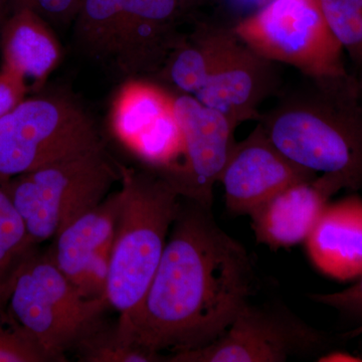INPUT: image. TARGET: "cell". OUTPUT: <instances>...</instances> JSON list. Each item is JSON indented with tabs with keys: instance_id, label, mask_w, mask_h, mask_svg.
Returning a JSON list of instances; mask_svg holds the SVG:
<instances>
[{
	"instance_id": "6da1fadb",
	"label": "cell",
	"mask_w": 362,
	"mask_h": 362,
	"mask_svg": "<svg viewBox=\"0 0 362 362\" xmlns=\"http://www.w3.org/2000/svg\"><path fill=\"white\" fill-rule=\"evenodd\" d=\"M211 207L182 199L141 303L119 317L130 344L160 354L202 349L221 337L254 289L249 252L218 225Z\"/></svg>"
},
{
	"instance_id": "7a4b0ae2",
	"label": "cell",
	"mask_w": 362,
	"mask_h": 362,
	"mask_svg": "<svg viewBox=\"0 0 362 362\" xmlns=\"http://www.w3.org/2000/svg\"><path fill=\"white\" fill-rule=\"evenodd\" d=\"M282 93L258 124L287 158L343 188H362V101L351 76L309 78Z\"/></svg>"
},
{
	"instance_id": "3957f363",
	"label": "cell",
	"mask_w": 362,
	"mask_h": 362,
	"mask_svg": "<svg viewBox=\"0 0 362 362\" xmlns=\"http://www.w3.org/2000/svg\"><path fill=\"white\" fill-rule=\"evenodd\" d=\"M118 166L120 206L106 298L119 317H125L141 303L156 275L181 197L154 169Z\"/></svg>"
},
{
	"instance_id": "277c9868",
	"label": "cell",
	"mask_w": 362,
	"mask_h": 362,
	"mask_svg": "<svg viewBox=\"0 0 362 362\" xmlns=\"http://www.w3.org/2000/svg\"><path fill=\"white\" fill-rule=\"evenodd\" d=\"M6 307L47 361H64L66 352L103 325L110 306L83 296L47 250L37 247L16 274Z\"/></svg>"
},
{
	"instance_id": "5b68a950",
	"label": "cell",
	"mask_w": 362,
	"mask_h": 362,
	"mask_svg": "<svg viewBox=\"0 0 362 362\" xmlns=\"http://www.w3.org/2000/svg\"><path fill=\"white\" fill-rule=\"evenodd\" d=\"M116 181L118 164L104 146L8 178L6 187L28 237L39 247L101 204Z\"/></svg>"
},
{
	"instance_id": "8992f818",
	"label": "cell",
	"mask_w": 362,
	"mask_h": 362,
	"mask_svg": "<svg viewBox=\"0 0 362 362\" xmlns=\"http://www.w3.org/2000/svg\"><path fill=\"white\" fill-rule=\"evenodd\" d=\"M101 147L96 124L73 98L63 93L25 98L0 118V177H14Z\"/></svg>"
},
{
	"instance_id": "52a82bcc",
	"label": "cell",
	"mask_w": 362,
	"mask_h": 362,
	"mask_svg": "<svg viewBox=\"0 0 362 362\" xmlns=\"http://www.w3.org/2000/svg\"><path fill=\"white\" fill-rule=\"evenodd\" d=\"M233 30L259 56L293 66L305 77L349 75L342 59L344 51L326 23L318 0H271Z\"/></svg>"
},
{
	"instance_id": "ba28073f",
	"label": "cell",
	"mask_w": 362,
	"mask_h": 362,
	"mask_svg": "<svg viewBox=\"0 0 362 362\" xmlns=\"http://www.w3.org/2000/svg\"><path fill=\"white\" fill-rule=\"evenodd\" d=\"M326 343L322 332L285 307L249 301L213 343L165 358L169 362H283L313 356Z\"/></svg>"
},
{
	"instance_id": "9c48e42d",
	"label": "cell",
	"mask_w": 362,
	"mask_h": 362,
	"mask_svg": "<svg viewBox=\"0 0 362 362\" xmlns=\"http://www.w3.org/2000/svg\"><path fill=\"white\" fill-rule=\"evenodd\" d=\"M112 133L130 151L160 171L180 160L182 130L175 95L161 86L140 78H129L112 101Z\"/></svg>"
},
{
	"instance_id": "30bf717a",
	"label": "cell",
	"mask_w": 362,
	"mask_h": 362,
	"mask_svg": "<svg viewBox=\"0 0 362 362\" xmlns=\"http://www.w3.org/2000/svg\"><path fill=\"white\" fill-rule=\"evenodd\" d=\"M175 106L182 130V156L175 165L156 171L182 199L213 206L214 187L235 144V128L192 95H176Z\"/></svg>"
},
{
	"instance_id": "8fae6325",
	"label": "cell",
	"mask_w": 362,
	"mask_h": 362,
	"mask_svg": "<svg viewBox=\"0 0 362 362\" xmlns=\"http://www.w3.org/2000/svg\"><path fill=\"white\" fill-rule=\"evenodd\" d=\"M119 206L118 190L66 226L47 249L62 273L88 299L107 301V279Z\"/></svg>"
},
{
	"instance_id": "7c38bea8",
	"label": "cell",
	"mask_w": 362,
	"mask_h": 362,
	"mask_svg": "<svg viewBox=\"0 0 362 362\" xmlns=\"http://www.w3.org/2000/svg\"><path fill=\"white\" fill-rule=\"evenodd\" d=\"M317 176L287 158L258 124L246 139L235 142L218 182L228 213L249 216L285 188Z\"/></svg>"
},
{
	"instance_id": "4fadbf2b",
	"label": "cell",
	"mask_w": 362,
	"mask_h": 362,
	"mask_svg": "<svg viewBox=\"0 0 362 362\" xmlns=\"http://www.w3.org/2000/svg\"><path fill=\"white\" fill-rule=\"evenodd\" d=\"M277 65L250 49L232 28L209 80L194 97L235 128L258 120L262 103L280 86Z\"/></svg>"
},
{
	"instance_id": "5bb4252c",
	"label": "cell",
	"mask_w": 362,
	"mask_h": 362,
	"mask_svg": "<svg viewBox=\"0 0 362 362\" xmlns=\"http://www.w3.org/2000/svg\"><path fill=\"white\" fill-rule=\"evenodd\" d=\"M340 189L337 181L320 175L278 192L249 214L257 242L272 250L305 242L330 197Z\"/></svg>"
},
{
	"instance_id": "9a60e30c",
	"label": "cell",
	"mask_w": 362,
	"mask_h": 362,
	"mask_svg": "<svg viewBox=\"0 0 362 362\" xmlns=\"http://www.w3.org/2000/svg\"><path fill=\"white\" fill-rule=\"evenodd\" d=\"M178 0H123L114 59L129 78L159 71L180 37L175 33Z\"/></svg>"
},
{
	"instance_id": "2e32d148",
	"label": "cell",
	"mask_w": 362,
	"mask_h": 362,
	"mask_svg": "<svg viewBox=\"0 0 362 362\" xmlns=\"http://www.w3.org/2000/svg\"><path fill=\"white\" fill-rule=\"evenodd\" d=\"M317 270L341 282L362 275V199L350 195L328 202L305 240Z\"/></svg>"
},
{
	"instance_id": "e0dca14e",
	"label": "cell",
	"mask_w": 362,
	"mask_h": 362,
	"mask_svg": "<svg viewBox=\"0 0 362 362\" xmlns=\"http://www.w3.org/2000/svg\"><path fill=\"white\" fill-rule=\"evenodd\" d=\"M1 70L28 90L40 89L62 57L61 45L47 21L33 9L9 16L0 30Z\"/></svg>"
},
{
	"instance_id": "ac0fdd59",
	"label": "cell",
	"mask_w": 362,
	"mask_h": 362,
	"mask_svg": "<svg viewBox=\"0 0 362 362\" xmlns=\"http://www.w3.org/2000/svg\"><path fill=\"white\" fill-rule=\"evenodd\" d=\"M232 28L202 25L180 39L162 66L161 75L178 94L194 96L204 87L230 37Z\"/></svg>"
},
{
	"instance_id": "d6986e66",
	"label": "cell",
	"mask_w": 362,
	"mask_h": 362,
	"mask_svg": "<svg viewBox=\"0 0 362 362\" xmlns=\"http://www.w3.org/2000/svg\"><path fill=\"white\" fill-rule=\"evenodd\" d=\"M123 0H82L76 16V37L96 59L114 58L122 21Z\"/></svg>"
},
{
	"instance_id": "ffe728a7",
	"label": "cell",
	"mask_w": 362,
	"mask_h": 362,
	"mask_svg": "<svg viewBox=\"0 0 362 362\" xmlns=\"http://www.w3.org/2000/svg\"><path fill=\"white\" fill-rule=\"evenodd\" d=\"M7 180L0 177V300L6 302L23 262L39 247L33 244L25 223L13 206L7 190Z\"/></svg>"
},
{
	"instance_id": "44dd1931",
	"label": "cell",
	"mask_w": 362,
	"mask_h": 362,
	"mask_svg": "<svg viewBox=\"0 0 362 362\" xmlns=\"http://www.w3.org/2000/svg\"><path fill=\"white\" fill-rule=\"evenodd\" d=\"M75 351L81 361L87 362H157L165 356L130 344L123 339L117 324L100 326L84 338Z\"/></svg>"
},
{
	"instance_id": "7402d4cb",
	"label": "cell",
	"mask_w": 362,
	"mask_h": 362,
	"mask_svg": "<svg viewBox=\"0 0 362 362\" xmlns=\"http://www.w3.org/2000/svg\"><path fill=\"white\" fill-rule=\"evenodd\" d=\"M326 23L356 65L362 69V0H318Z\"/></svg>"
},
{
	"instance_id": "603a6c76",
	"label": "cell",
	"mask_w": 362,
	"mask_h": 362,
	"mask_svg": "<svg viewBox=\"0 0 362 362\" xmlns=\"http://www.w3.org/2000/svg\"><path fill=\"white\" fill-rule=\"evenodd\" d=\"M47 361L0 300V362Z\"/></svg>"
},
{
	"instance_id": "cb8c5ba5",
	"label": "cell",
	"mask_w": 362,
	"mask_h": 362,
	"mask_svg": "<svg viewBox=\"0 0 362 362\" xmlns=\"http://www.w3.org/2000/svg\"><path fill=\"white\" fill-rule=\"evenodd\" d=\"M356 283L342 291L329 294H310L309 298L316 303L326 305L349 318L356 319L362 324V275Z\"/></svg>"
},
{
	"instance_id": "d4e9b609",
	"label": "cell",
	"mask_w": 362,
	"mask_h": 362,
	"mask_svg": "<svg viewBox=\"0 0 362 362\" xmlns=\"http://www.w3.org/2000/svg\"><path fill=\"white\" fill-rule=\"evenodd\" d=\"M82 0H35V11L47 21L66 23L75 20Z\"/></svg>"
},
{
	"instance_id": "484cf974",
	"label": "cell",
	"mask_w": 362,
	"mask_h": 362,
	"mask_svg": "<svg viewBox=\"0 0 362 362\" xmlns=\"http://www.w3.org/2000/svg\"><path fill=\"white\" fill-rule=\"evenodd\" d=\"M28 92L23 83L0 69V118L23 101Z\"/></svg>"
},
{
	"instance_id": "4316f807",
	"label": "cell",
	"mask_w": 362,
	"mask_h": 362,
	"mask_svg": "<svg viewBox=\"0 0 362 362\" xmlns=\"http://www.w3.org/2000/svg\"><path fill=\"white\" fill-rule=\"evenodd\" d=\"M319 361H362V359L345 352L335 351L321 356Z\"/></svg>"
},
{
	"instance_id": "83f0119b",
	"label": "cell",
	"mask_w": 362,
	"mask_h": 362,
	"mask_svg": "<svg viewBox=\"0 0 362 362\" xmlns=\"http://www.w3.org/2000/svg\"><path fill=\"white\" fill-rule=\"evenodd\" d=\"M11 13L21 9H33L35 11V0H8Z\"/></svg>"
},
{
	"instance_id": "f1b7e54d",
	"label": "cell",
	"mask_w": 362,
	"mask_h": 362,
	"mask_svg": "<svg viewBox=\"0 0 362 362\" xmlns=\"http://www.w3.org/2000/svg\"><path fill=\"white\" fill-rule=\"evenodd\" d=\"M11 14V9L8 0H0V30Z\"/></svg>"
},
{
	"instance_id": "f546056e",
	"label": "cell",
	"mask_w": 362,
	"mask_h": 362,
	"mask_svg": "<svg viewBox=\"0 0 362 362\" xmlns=\"http://www.w3.org/2000/svg\"><path fill=\"white\" fill-rule=\"evenodd\" d=\"M362 334V324L359 325L358 327L356 328V329L350 330L349 332L345 333L343 334V337L344 338H354L358 337V335Z\"/></svg>"
},
{
	"instance_id": "4dcf8cb0",
	"label": "cell",
	"mask_w": 362,
	"mask_h": 362,
	"mask_svg": "<svg viewBox=\"0 0 362 362\" xmlns=\"http://www.w3.org/2000/svg\"><path fill=\"white\" fill-rule=\"evenodd\" d=\"M357 83H358V89L359 94H361V101H362V69H361V76L359 80H357Z\"/></svg>"
}]
</instances>
